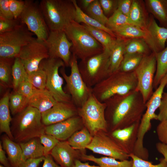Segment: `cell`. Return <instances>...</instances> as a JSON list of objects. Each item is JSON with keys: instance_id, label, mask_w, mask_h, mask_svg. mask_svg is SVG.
Listing matches in <instances>:
<instances>
[{"instance_id": "6da1fadb", "label": "cell", "mask_w": 167, "mask_h": 167, "mask_svg": "<svg viewBox=\"0 0 167 167\" xmlns=\"http://www.w3.org/2000/svg\"><path fill=\"white\" fill-rule=\"evenodd\" d=\"M104 102L106 104V119L112 131L140 122L146 109L142 95L136 89L126 94L115 95Z\"/></svg>"}, {"instance_id": "7a4b0ae2", "label": "cell", "mask_w": 167, "mask_h": 167, "mask_svg": "<svg viewBox=\"0 0 167 167\" xmlns=\"http://www.w3.org/2000/svg\"><path fill=\"white\" fill-rule=\"evenodd\" d=\"M45 126L42 122L40 112L28 106L12 118L11 130L13 140L20 143L39 137L45 133Z\"/></svg>"}, {"instance_id": "3957f363", "label": "cell", "mask_w": 167, "mask_h": 167, "mask_svg": "<svg viewBox=\"0 0 167 167\" xmlns=\"http://www.w3.org/2000/svg\"><path fill=\"white\" fill-rule=\"evenodd\" d=\"M137 79L134 71L124 72L119 70L111 74L92 88L93 94L100 101L116 95H124L136 90Z\"/></svg>"}, {"instance_id": "277c9868", "label": "cell", "mask_w": 167, "mask_h": 167, "mask_svg": "<svg viewBox=\"0 0 167 167\" xmlns=\"http://www.w3.org/2000/svg\"><path fill=\"white\" fill-rule=\"evenodd\" d=\"M39 5L49 31L63 30L75 20L76 10L71 0H42Z\"/></svg>"}, {"instance_id": "5b68a950", "label": "cell", "mask_w": 167, "mask_h": 167, "mask_svg": "<svg viewBox=\"0 0 167 167\" xmlns=\"http://www.w3.org/2000/svg\"><path fill=\"white\" fill-rule=\"evenodd\" d=\"M72 43L71 51L81 60L100 54L104 51L101 45L83 25L74 20L63 30Z\"/></svg>"}, {"instance_id": "8992f818", "label": "cell", "mask_w": 167, "mask_h": 167, "mask_svg": "<svg viewBox=\"0 0 167 167\" xmlns=\"http://www.w3.org/2000/svg\"><path fill=\"white\" fill-rule=\"evenodd\" d=\"M77 58L72 54L70 62L71 73H66L65 66L60 69V73L66 83L64 91L70 95L72 102L77 108H80L86 101L92 93V88L89 87L84 81L79 71Z\"/></svg>"}, {"instance_id": "52a82bcc", "label": "cell", "mask_w": 167, "mask_h": 167, "mask_svg": "<svg viewBox=\"0 0 167 167\" xmlns=\"http://www.w3.org/2000/svg\"><path fill=\"white\" fill-rule=\"evenodd\" d=\"M110 51L101 53L84 60L78 64L82 77L88 86L92 88L110 75L109 61Z\"/></svg>"}, {"instance_id": "ba28073f", "label": "cell", "mask_w": 167, "mask_h": 167, "mask_svg": "<svg viewBox=\"0 0 167 167\" xmlns=\"http://www.w3.org/2000/svg\"><path fill=\"white\" fill-rule=\"evenodd\" d=\"M106 108V103L99 101L92 93L83 106L78 108V115L93 137L101 131H107Z\"/></svg>"}, {"instance_id": "9c48e42d", "label": "cell", "mask_w": 167, "mask_h": 167, "mask_svg": "<svg viewBox=\"0 0 167 167\" xmlns=\"http://www.w3.org/2000/svg\"><path fill=\"white\" fill-rule=\"evenodd\" d=\"M23 23L14 29L0 34V58H15L21 49L36 38Z\"/></svg>"}, {"instance_id": "30bf717a", "label": "cell", "mask_w": 167, "mask_h": 167, "mask_svg": "<svg viewBox=\"0 0 167 167\" xmlns=\"http://www.w3.org/2000/svg\"><path fill=\"white\" fill-rule=\"evenodd\" d=\"M40 66L46 73V88L55 100L58 102H72L70 96L63 89L64 80L58 72L59 68L66 66L63 61L60 58L49 57L42 61Z\"/></svg>"}, {"instance_id": "8fae6325", "label": "cell", "mask_w": 167, "mask_h": 167, "mask_svg": "<svg viewBox=\"0 0 167 167\" xmlns=\"http://www.w3.org/2000/svg\"><path fill=\"white\" fill-rule=\"evenodd\" d=\"M156 68L155 53L152 52L143 56L134 71L138 82L136 90L141 93L145 103L153 92V81Z\"/></svg>"}, {"instance_id": "7c38bea8", "label": "cell", "mask_w": 167, "mask_h": 167, "mask_svg": "<svg viewBox=\"0 0 167 167\" xmlns=\"http://www.w3.org/2000/svg\"><path fill=\"white\" fill-rule=\"evenodd\" d=\"M24 8L19 19L38 39L45 41L50 31L41 10L39 2L32 0H25Z\"/></svg>"}, {"instance_id": "4fadbf2b", "label": "cell", "mask_w": 167, "mask_h": 167, "mask_svg": "<svg viewBox=\"0 0 167 167\" xmlns=\"http://www.w3.org/2000/svg\"><path fill=\"white\" fill-rule=\"evenodd\" d=\"M101 131L98 132L92 138L90 143L86 148L93 152L119 161L127 160L129 155L110 135Z\"/></svg>"}, {"instance_id": "5bb4252c", "label": "cell", "mask_w": 167, "mask_h": 167, "mask_svg": "<svg viewBox=\"0 0 167 167\" xmlns=\"http://www.w3.org/2000/svg\"><path fill=\"white\" fill-rule=\"evenodd\" d=\"M49 57L45 41L36 38L21 49L17 57L28 74L37 70L41 61Z\"/></svg>"}, {"instance_id": "9a60e30c", "label": "cell", "mask_w": 167, "mask_h": 167, "mask_svg": "<svg viewBox=\"0 0 167 167\" xmlns=\"http://www.w3.org/2000/svg\"><path fill=\"white\" fill-rule=\"evenodd\" d=\"M44 41L49 57L60 58L63 61L66 66H70L72 44L64 30L50 31L47 39Z\"/></svg>"}, {"instance_id": "2e32d148", "label": "cell", "mask_w": 167, "mask_h": 167, "mask_svg": "<svg viewBox=\"0 0 167 167\" xmlns=\"http://www.w3.org/2000/svg\"><path fill=\"white\" fill-rule=\"evenodd\" d=\"M41 114L42 122L46 126L77 115L78 108L72 102H58L52 108Z\"/></svg>"}, {"instance_id": "e0dca14e", "label": "cell", "mask_w": 167, "mask_h": 167, "mask_svg": "<svg viewBox=\"0 0 167 167\" xmlns=\"http://www.w3.org/2000/svg\"><path fill=\"white\" fill-rule=\"evenodd\" d=\"M77 115L63 121L46 126L45 133L53 135L60 141L68 140L77 131L83 123L80 117Z\"/></svg>"}, {"instance_id": "ac0fdd59", "label": "cell", "mask_w": 167, "mask_h": 167, "mask_svg": "<svg viewBox=\"0 0 167 167\" xmlns=\"http://www.w3.org/2000/svg\"><path fill=\"white\" fill-rule=\"evenodd\" d=\"M140 122L112 132L111 136L129 154L133 153L136 142Z\"/></svg>"}, {"instance_id": "d6986e66", "label": "cell", "mask_w": 167, "mask_h": 167, "mask_svg": "<svg viewBox=\"0 0 167 167\" xmlns=\"http://www.w3.org/2000/svg\"><path fill=\"white\" fill-rule=\"evenodd\" d=\"M167 85V73L161 79L157 88L146 103V109L141 120L144 125L148 126L151 124L152 120H158V115L155 113L159 107L164 93V90Z\"/></svg>"}, {"instance_id": "ffe728a7", "label": "cell", "mask_w": 167, "mask_h": 167, "mask_svg": "<svg viewBox=\"0 0 167 167\" xmlns=\"http://www.w3.org/2000/svg\"><path fill=\"white\" fill-rule=\"evenodd\" d=\"M146 31L149 36V46L152 52L156 53L164 49L167 41V28L159 26L151 15Z\"/></svg>"}, {"instance_id": "44dd1931", "label": "cell", "mask_w": 167, "mask_h": 167, "mask_svg": "<svg viewBox=\"0 0 167 167\" xmlns=\"http://www.w3.org/2000/svg\"><path fill=\"white\" fill-rule=\"evenodd\" d=\"M50 154L61 167H73L78 154L67 141H60Z\"/></svg>"}, {"instance_id": "7402d4cb", "label": "cell", "mask_w": 167, "mask_h": 167, "mask_svg": "<svg viewBox=\"0 0 167 167\" xmlns=\"http://www.w3.org/2000/svg\"><path fill=\"white\" fill-rule=\"evenodd\" d=\"M128 17L133 25L146 30L150 15L144 1L133 0Z\"/></svg>"}, {"instance_id": "603a6c76", "label": "cell", "mask_w": 167, "mask_h": 167, "mask_svg": "<svg viewBox=\"0 0 167 167\" xmlns=\"http://www.w3.org/2000/svg\"><path fill=\"white\" fill-rule=\"evenodd\" d=\"M58 102L45 88L38 90L29 99L28 106L36 109L41 114L49 110Z\"/></svg>"}, {"instance_id": "cb8c5ba5", "label": "cell", "mask_w": 167, "mask_h": 167, "mask_svg": "<svg viewBox=\"0 0 167 167\" xmlns=\"http://www.w3.org/2000/svg\"><path fill=\"white\" fill-rule=\"evenodd\" d=\"M1 141L11 167H18L23 162L22 151L19 143L11 139L5 134L2 136Z\"/></svg>"}, {"instance_id": "d4e9b609", "label": "cell", "mask_w": 167, "mask_h": 167, "mask_svg": "<svg viewBox=\"0 0 167 167\" xmlns=\"http://www.w3.org/2000/svg\"><path fill=\"white\" fill-rule=\"evenodd\" d=\"M10 94L9 90L6 91L0 100V133H5L13 140L11 130L12 118L9 105Z\"/></svg>"}, {"instance_id": "484cf974", "label": "cell", "mask_w": 167, "mask_h": 167, "mask_svg": "<svg viewBox=\"0 0 167 167\" xmlns=\"http://www.w3.org/2000/svg\"><path fill=\"white\" fill-rule=\"evenodd\" d=\"M22 153L23 162L29 159L45 157L44 147L39 137H35L23 142L19 143Z\"/></svg>"}, {"instance_id": "4316f807", "label": "cell", "mask_w": 167, "mask_h": 167, "mask_svg": "<svg viewBox=\"0 0 167 167\" xmlns=\"http://www.w3.org/2000/svg\"><path fill=\"white\" fill-rule=\"evenodd\" d=\"M148 12L159 22L160 26L167 28V0H146Z\"/></svg>"}, {"instance_id": "83f0119b", "label": "cell", "mask_w": 167, "mask_h": 167, "mask_svg": "<svg viewBox=\"0 0 167 167\" xmlns=\"http://www.w3.org/2000/svg\"><path fill=\"white\" fill-rule=\"evenodd\" d=\"M126 41L117 37L116 41L110 50L109 61L110 74L119 69L125 54Z\"/></svg>"}, {"instance_id": "f1b7e54d", "label": "cell", "mask_w": 167, "mask_h": 167, "mask_svg": "<svg viewBox=\"0 0 167 167\" xmlns=\"http://www.w3.org/2000/svg\"><path fill=\"white\" fill-rule=\"evenodd\" d=\"M116 37L124 39L141 38L145 40L148 44L149 36L146 30L132 24H127L112 31Z\"/></svg>"}, {"instance_id": "f546056e", "label": "cell", "mask_w": 167, "mask_h": 167, "mask_svg": "<svg viewBox=\"0 0 167 167\" xmlns=\"http://www.w3.org/2000/svg\"><path fill=\"white\" fill-rule=\"evenodd\" d=\"M81 157L83 160L93 161L101 167H132L133 163L132 160L119 161L111 157L97 158L92 155L84 153L82 154Z\"/></svg>"}, {"instance_id": "4dcf8cb0", "label": "cell", "mask_w": 167, "mask_h": 167, "mask_svg": "<svg viewBox=\"0 0 167 167\" xmlns=\"http://www.w3.org/2000/svg\"><path fill=\"white\" fill-rule=\"evenodd\" d=\"M76 10L75 21L79 23H82L94 28L102 30L117 38L113 32L106 26L101 24L84 13L78 5L75 0H71Z\"/></svg>"}, {"instance_id": "1f68e13d", "label": "cell", "mask_w": 167, "mask_h": 167, "mask_svg": "<svg viewBox=\"0 0 167 167\" xmlns=\"http://www.w3.org/2000/svg\"><path fill=\"white\" fill-rule=\"evenodd\" d=\"M82 24L94 38L101 45L104 50H110L116 41L117 38L112 36L102 30L94 28L83 24Z\"/></svg>"}, {"instance_id": "d6a6232c", "label": "cell", "mask_w": 167, "mask_h": 167, "mask_svg": "<svg viewBox=\"0 0 167 167\" xmlns=\"http://www.w3.org/2000/svg\"><path fill=\"white\" fill-rule=\"evenodd\" d=\"M15 58H0V83L3 88H13L12 69Z\"/></svg>"}, {"instance_id": "836d02e7", "label": "cell", "mask_w": 167, "mask_h": 167, "mask_svg": "<svg viewBox=\"0 0 167 167\" xmlns=\"http://www.w3.org/2000/svg\"><path fill=\"white\" fill-rule=\"evenodd\" d=\"M92 138L88 130L84 128L75 132L67 141L74 149L84 150L90 143Z\"/></svg>"}, {"instance_id": "e575fe53", "label": "cell", "mask_w": 167, "mask_h": 167, "mask_svg": "<svg viewBox=\"0 0 167 167\" xmlns=\"http://www.w3.org/2000/svg\"><path fill=\"white\" fill-rule=\"evenodd\" d=\"M156 71L153 81V88L156 89L167 73V45L162 51L155 53Z\"/></svg>"}, {"instance_id": "d590c367", "label": "cell", "mask_w": 167, "mask_h": 167, "mask_svg": "<svg viewBox=\"0 0 167 167\" xmlns=\"http://www.w3.org/2000/svg\"><path fill=\"white\" fill-rule=\"evenodd\" d=\"M152 52L149 46L144 39L137 38L126 40L125 54H138L146 55Z\"/></svg>"}, {"instance_id": "8d00e7d4", "label": "cell", "mask_w": 167, "mask_h": 167, "mask_svg": "<svg viewBox=\"0 0 167 167\" xmlns=\"http://www.w3.org/2000/svg\"><path fill=\"white\" fill-rule=\"evenodd\" d=\"M29 98L13 90L10 93L9 105L13 116L21 112L28 106Z\"/></svg>"}, {"instance_id": "74e56055", "label": "cell", "mask_w": 167, "mask_h": 167, "mask_svg": "<svg viewBox=\"0 0 167 167\" xmlns=\"http://www.w3.org/2000/svg\"><path fill=\"white\" fill-rule=\"evenodd\" d=\"M28 74L20 59L15 58L12 69L13 88L16 91L19 84L28 78Z\"/></svg>"}, {"instance_id": "f35d334b", "label": "cell", "mask_w": 167, "mask_h": 167, "mask_svg": "<svg viewBox=\"0 0 167 167\" xmlns=\"http://www.w3.org/2000/svg\"><path fill=\"white\" fill-rule=\"evenodd\" d=\"M144 56L138 54H125L118 70L124 72L134 71L139 65Z\"/></svg>"}, {"instance_id": "ab89813d", "label": "cell", "mask_w": 167, "mask_h": 167, "mask_svg": "<svg viewBox=\"0 0 167 167\" xmlns=\"http://www.w3.org/2000/svg\"><path fill=\"white\" fill-rule=\"evenodd\" d=\"M127 24L133 25L128 16L117 9L108 18L106 26L112 31Z\"/></svg>"}, {"instance_id": "60d3db41", "label": "cell", "mask_w": 167, "mask_h": 167, "mask_svg": "<svg viewBox=\"0 0 167 167\" xmlns=\"http://www.w3.org/2000/svg\"><path fill=\"white\" fill-rule=\"evenodd\" d=\"M28 79L32 85L39 90L46 88L47 76L45 70L40 65L36 71L28 74Z\"/></svg>"}, {"instance_id": "b9f144b4", "label": "cell", "mask_w": 167, "mask_h": 167, "mask_svg": "<svg viewBox=\"0 0 167 167\" xmlns=\"http://www.w3.org/2000/svg\"><path fill=\"white\" fill-rule=\"evenodd\" d=\"M86 10L87 15L106 26L108 18L105 14L99 0H94Z\"/></svg>"}, {"instance_id": "7bdbcfd3", "label": "cell", "mask_w": 167, "mask_h": 167, "mask_svg": "<svg viewBox=\"0 0 167 167\" xmlns=\"http://www.w3.org/2000/svg\"><path fill=\"white\" fill-rule=\"evenodd\" d=\"M129 156L133 162L132 167H167V162L164 157L160 159L158 164L154 165L148 161L138 157L133 153L130 154Z\"/></svg>"}, {"instance_id": "ee69618b", "label": "cell", "mask_w": 167, "mask_h": 167, "mask_svg": "<svg viewBox=\"0 0 167 167\" xmlns=\"http://www.w3.org/2000/svg\"><path fill=\"white\" fill-rule=\"evenodd\" d=\"M39 138L43 146L45 157L50 154L52 150L60 141L53 135L46 133L41 135Z\"/></svg>"}, {"instance_id": "f6af8a7d", "label": "cell", "mask_w": 167, "mask_h": 167, "mask_svg": "<svg viewBox=\"0 0 167 167\" xmlns=\"http://www.w3.org/2000/svg\"><path fill=\"white\" fill-rule=\"evenodd\" d=\"M22 23L19 19H8L0 16V34L10 31Z\"/></svg>"}, {"instance_id": "bcb514c9", "label": "cell", "mask_w": 167, "mask_h": 167, "mask_svg": "<svg viewBox=\"0 0 167 167\" xmlns=\"http://www.w3.org/2000/svg\"><path fill=\"white\" fill-rule=\"evenodd\" d=\"M38 90L32 85L27 78L19 84L16 92L29 99Z\"/></svg>"}, {"instance_id": "7dc6e473", "label": "cell", "mask_w": 167, "mask_h": 167, "mask_svg": "<svg viewBox=\"0 0 167 167\" xmlns=\"http://www.w3.org/2000/svg\"><path fill=\"white\" fill-rule=\"evenodd\" d=\"M25 1L10 0L9 8L15 19H19L24 8Z\"/></svg>"}, {"instance_id": "c3c4849f", "label": "cell", "mask_w": 167, "mask_h": 167, "mask_svg": "<svg viewBox=\"0 0 167 167\" xmlns=\"http://www.w3.org/2000/svg\"><path fill=\"white\" fill-rule=\"evenodd\" d=\"M156 132L160 142L167 147V119L160 122L156 127Z\"/></svg>"}, {"instance_id": "681fc988", "label": "cell", "mask_w": 167, "mask_h": 167, "mask_svg": "<svg viewBox=\"0 0 167 167\" xmlns=\"http://www.w3.org/2000/svg\"><path fill=\"white\" fill-rule=\"evenodd\" d=\"M105 14L106 15L113 13L117 9L118 0H99Z\"/></svg>"}, {"instance_id": "f907efd6", "label": "cell", "mask_w": 167, "mask_h": 167, "mask_svg": "<svg viewBox=\"0 0 167 167\" xmlns=\"http://www.w3.org/2000/svg\"><path fill=\"white\" fill-rule=\"evenodd\" d=\"M159 109L157 120L161 122L167 119V92L163 94Z\"/></svg>"}, {"instance_id": "816d5d0a", "label": "cell", "mask_w": 167, "mask_h": 167, "mask_svg": "<svg viewBox=\"0 0 167 167\" xmlns=\"http://www.w3.org/2000/svg\"><path fill=\"white\" fill-rule=\"evenodd\" d=\"M10 0H0V16L8 19L14 17L9 8Z\"/></svg>"}, {"instance_id": "f5cc1de1", "label": "cell", "mask_w": 167, "mask_h": 167, "mask_svg": "<svg viewBox=\"0 0 167 167\" xmlns=\"http://www.w3.org/2000/svg\"><path fill=\"white\" fill-rule=\"evenodd\" d=\"M133 0H118L117 10L128 16Z\"/></svg>"}, {"instance_id": "db71d44e", "label": "cell", "mask_w": 167, "mask_h": 167, "mask_svg": "<svg viewBox=\"0 0 167 167\" xmlns=\"http://www.w3.org/2000/svg\"><path fill=\"white\" fill-rule=\"evenodd\" d=\"M44 159L45 157H43L37 159H28L22 162L18 167H38Z\"/></svg>"}, {"instance_id": "11a10c76", "label": "cell", "mask_w": 167, "mask_h": 167, "mask_svg": "<svg viewBox=\"0 0 167 167\" xmlns=\"http://www.w3.org/2000/svg\"><path fill=\"white\" fill-rule=\"evenodd\" d=\"M6 153L3 149L1 141H0V162L1 165L4 167H11L8 158L6 156Z\"/></svg>"}, {"instance_id": "9f6ffc18", "label": "cell", "mask_w": 167, "mask_h": 167, "mask_svg": "<svg viewBox=\"0 0 167 167\" xmlns=\"http://www.w3.org/2000/svg\"><path fill=\"white\" fill-rule=\"evenodd\" d=\"M42 167H61L54 161L50 154L45 157Z\"/></svg>"}, {"instance_id": "6f0895ef", "label": "cell", "mask_w": 167, "mask_h": 167, "mask_svg": "<svg viewBox=\"0 0 167 167\" xmlns=\"http://www.w3.org/2000/svg\"><path fill=\"white\" fill-rule=\"evenodd\" d=\"M158 152L161 154L167 162V147L160 142L157 143L156 145Z\"/></svg>"}, {"instance_id": "680465c9", "label": "cell", "mask_w": 167, "mask_h": 167, "mask_svg": "<svg viewBox=\"0 0 167 167\" xmlns=\"http://www.w3.org/2000/svg\"><path fill=\"white\" fill-rule=\"evenodd\" d=\"M73 167H101L99 166L91 165L88 163H83L79 160L76 159L75 161Z\"/></svg>"}, {"instance_id": "91938a15", "label": "cell", "mask_w": 167, "mask_h": 167, "mask_svg": "<svg viewBox=\"0 0 167 167\" xmlns=\"http://www.w3.org/2000/svg\"><path fill=\"white\" fill-rule=\"evenodd\" d=\"M94 1V0H82L81 2L83 7L86 9Z\"/></svg>"}, {"instance_id": "94428289", "label": "cell", "mask_w": 167, "mask_h": 167, "mask_svg": "<svg viewBox=\"0 0 167 167\" xmlns=\"http://www.w3.org/2000/svg\"><path fill=\"white\" fill-rule=\"evenodd\" d=\"M0 167H4L3 166L1 165V164L0 165Z\"/></svg>"}, {"instance_id": "6125c7cd", "label": "cell", "mask_w": 167, "mask_h": 167, "mask_svg": "<svg viewBox=\"0 0 167 167\" xmlns=\"http://www.w3.org/2000/svg\"><path fill=\"white\" fill-rule=\"evenodd\" d=\"M166 87H167V85H166Z\"/></svg>"}]
</instances>
